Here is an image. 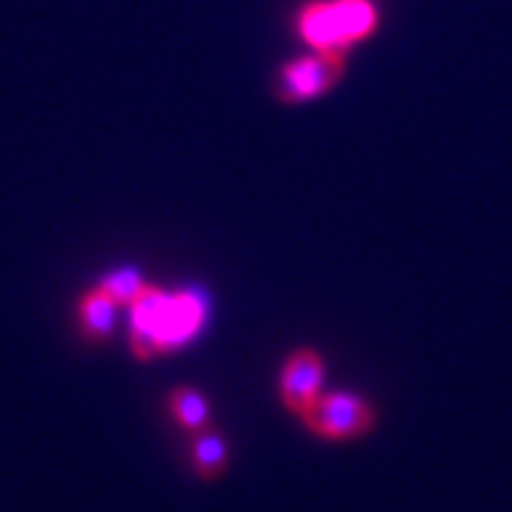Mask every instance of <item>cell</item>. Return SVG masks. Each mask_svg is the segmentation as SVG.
I'll return each mask as SVG.
<instances>
[{"label": "cell", "mask_w": 512, "mask_h": 512, "mask_svg": "<svg viewBox=\"0 0 512 512\" xmlns=\"http://www.w3.org/2000/svg\"><path fill=\"white\" fill-rule=\"evenodd\" d=\"M191 463L196 473L204 479H215L220 476L228 463V447L225 439L215 429H202L194 434V445H191Z\"/></svg>", "instance_id": "7"}, {"label": "cell", "mask_w": 512, "mask_h": 512, "mask_svg": "<svg viewBox=\"0 0 512 512\" xmlns=\"http://www.w3.org/2000/svg\"><path fill=\"white\" fill-rule=\"evenodd\" d=\"M168 405L173 418L183 429H189L191 434L207 429L209 405L199 390H194V387H176V390L170 392Z\"/></svg>", "instance_id": "8"}, {"label": "cell", "mask_w": 512, "mask_h": 512, "mask_svg": "<svg viewBox=\"0 0 512 512\" xmlns=\"http://www.w3.org/2000/svg\"><path fill=\"white\" fill-rule=\"evenodd\" d=\"M377 29L371 0H322L298 14V32L314 50L343 53Z\"/></svg>", "instance_id": "2"}, {"label": "cell", "mask_w": 512, "mask_h": 512, "mask_svg": "<svg viewBox=\"0 0 512 512\" xmlns=\"http://www.w3.org/2000/svg\"><path fill=\"white\" fill-rule=\"evenodd\" d=\"M115 311H118V304H115L105 290H89L79 304V322L84 335H87L89 340H95V343L108 340L110 332H113L115 327Z\"/></svg>", "instance_id": "6"}, {"label": "cell", "mask_w": 512, "mask_h": 512, "mask_svg": "<svg viewBox=\"0 0 512 512\" xmlns=\"http://www.w3.org/2000/svg\"><path fill=\"white\" fill-rule=\"evenodd\" d=\"M204 317L207 304L191 290L170 296L155 285H144L131 304V351L139 358H155L189 343Z\"/></svg>", "instance_id": "1"}, {"label": "cell", "mask_w": 512, "mask_h": 512, "mask_svg": "<svg viewBox=\"0 0 512 512\" xmlns=\"http://www.w3.org/2000/svg\"><path fill=\"white\" fill-rule=\"evenodd\" d=\"M311 432L327 439H353L371 429V408L353 392H322L301 416Z\"/></svg>", "instance_id": "3"}, {"label": "cell", "mask_w": 512, "mask_h": 512, "mask_svg": "<svg viewBox=\"0 0 512 512\" xmlns=\"http://www.w3.org/2000/svg\"><path fill=\"white\" fill-rule=\"evenodd\" d=\"M144 285L147 283H144L142 275L134 267H121V270L102 277L97 288L105 290L118 306H131L136 301V296L144 290Z\"/></svg>", "instance_id": "9"}, {"label": "cell", "mask_w": 512, "mask_h": 512, "mask_svg": "<svg viewBox=\"0 0 512 512\" xmlns=\"http://www.w3.org/2000/svg\"><path fill=\"white\" fill-rule=\"evenodd\" d=\"M345 55L314 50L298 61L288 63L277 81V95L283 100H311L330 92L343 79Z\"/></svg>", "instance_id": "4"}, {"label": "cell", "mask_w": 512, "mask_h": 512, "mask_svg": "<svg viewBox=\"0 0 512 512\" xmlns=\"http://www.w3.org/2000/svg\"><path fill=\"white\" fill-rule=\"evenodd\" d=\"M324 382V364L319 353L314 351H296L288 358V364L280 377V392L290 411L304 416L309 405L322 395Z\"/></svg>", "instance_id": "5"}]
</instances>
